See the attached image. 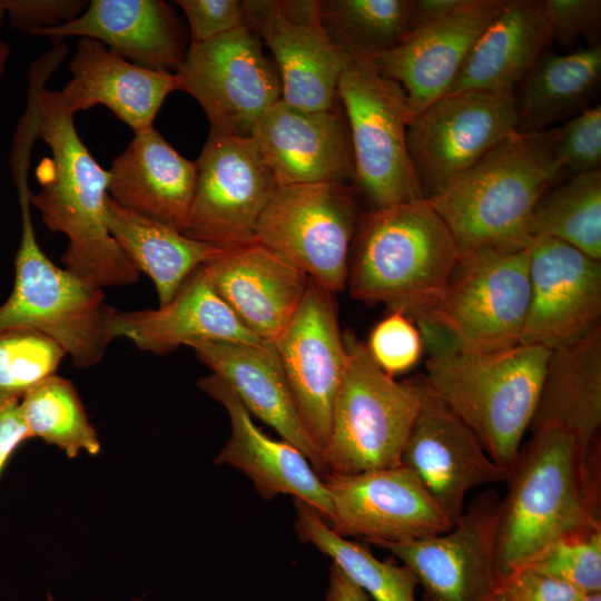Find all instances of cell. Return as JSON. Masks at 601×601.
<instances>
[{"label":"cell","mask_w":601,"mask_h":601,"mask_svg":"<svg viewBox=\"0 0 601 601\" xmlns=\"http://www.w3.org/2000/svg\"><path fill=\"white\" fill-rule=\"evenodd\" d=\"M553 41L564 47L581 38H595L601 26L600 0H542Z\"/></svg>","instance_id":"42"},{"label":"cell","mask_w":601,"mask_h":601,"mask_svg":"<svg viewBox=\"0 0 601 601\" xmlns=\"http://www.w3.org/2000/svg\"><path fill=\"white\" fill-rule=\"evenodd\" d=\"M601 82V47L542 53L516 98L519 131L538 132L591 107Z\"/></svg>","instance_id":"32"},{"label":"cell","mask_w":601,"mask_h":601,"mask_svg":"<svg viewBox=\"0 0 601 601\" xmlns=\"http://www.w3.org/2000/svg\"><path fill=\"white\" fill-rule=\"evenodd\" d=\"M585 595L564 581L524 566L496 582L491 601H582Z\"/></svg>","instance_id":"41"},{"label":"cell","mask_w":601,"mask_h":601,"mask_svg":"<svg viewBox=\"0 0 601 601\" xmlns=\"http://www.w3.org/2000/svg\"><path fill=\"white\" fill-rule=\"evenodd\" d=\"M197 385L224 406L230 422V437L214 463L239 470L250 479L263 500L289 494L312 505L328 523L332 502L322 477L306 456L289 442L265 434L234 391L215 374L199 378Z\"/></svg>","instance_id":"22"},{"label":"cell","mask_w":601,"mask_h":601,"mask_svg":"<svg viewBox=\"0 0 601 601\" xmlns=\"http://www.w3.org/2000/svg\"><path fill=\"white\" fill-rule=\"evenodd\" d=\"M529 231L530 237H552L600 260L601 170L548 188L534 206Z\"/></svg>","instance_id":"35"},{"label":"cell","mask_w":601,"mask_h":601,"mask_svg":"<svg viewBox=\"0 0 601 601\" xmlns=\"http://www.w3.org/2000/svg\"><path fill=\"white\" fill-rule=\"evenodd\" d=\"M180 90L205 111L210 127L249 137L255 122L282 100L275 63L244 23L203 43H189L177 71Z\"/></svg>","instance_id":"13"},{"label":"cell","mask_w":601,"mask_h":601,"mask_svg":"<svg viewBox=\"0 0 601 601\" xmlns=\"http://www.w3.org/2000/svg\"><path fill=\"white\" fill-rule=\"evenodd\" d=\"M345 372L324 447L327 472L343 474L401 465L421 403L420 381H396L352 331L343 333Z\"/></svg>","instance_id":"7"},{"label":"cell","mask_w":601,"mask_h":601,"mask_svg":"<svg viewBox=\"0 0 601 601\" xmlns=\"http://www.w3.org/2000/svg\"><path fill=\"white\" fill-rule=\"evenodd\" d=\"M601 326L550 352L530 430L560 428L587 457L600 455Z\"/></svg>","instance_id":"30"},{"label":"cell","mask_w":601,"mask_h":601,"mask_svg":"<svg viewBox=\"0 0 601 601\" xmlns=\"http://www.w3.org/2000/svg\"><path fill=\"white\" fill-rule=\"evenodd\" d=\"M582 601H601V592L587 594Z\"/></svg>","instance_id":"49"},{"label":"cell","mask_w":601,"mask_h":601,"mask_svg":"<svg viewBox=\"0 0 601 601\" xmlns=\"http://www.w3.org/2000/svg\"><path fill=\"white\" fill-rule=\"evenodd\" d=\"M203 268L243 325L273 344L296 313L309 282L305 273L257 242L226 249Z\"/></svg>","instance_id":"23"},{"label":"cell","mask_w":601,"mask_h":601,"mask_svg":"<svg viewBox=\"0 0 601 601\" xmlns=\"http://www.w3.org/2000/svg\"><path fill=\"white\" fill-rule=\"evenodd\" d=\"M68 69L60 95L72 115L101 105L135 135L152 129L166 97L180 90L177 73L140 68L89 38L78 39Z\"/></svg>","instance_id":"24"},{"label":"cell","mask_w":601,"mask_h":601,"mask_svg":"<svg viewBox=\"0 0 601 601\" xmlns=\"http://www.w3.org/2000/svg\"><path fill=\"white\" fill-rule=\"evenodd\" d=\"M530 304L520 344L549 351L569 345L600 325L601 262L573 246L532 236Z\"/></svg>","instance_id":"18"},{"label":"cell","mask_w":601,"mask_h":601,"mask_svg":"<svg viewBox=\"0 0 601 601\" xmlns=\"http://www.w3.org/2000/svg\"><path fill=\"white\" fill-rule=\"evenodd\" d=\"M420 381L421 403L401 464L410 469L451 519L465 509L467 493L480 485L506 481L474 432Z\"/></svg>","instance_id":"19"},{"label":"cell","mask_w":601,"mask_h":601,"mask_svg":"<svg viewBox=\"0 0 601 601\" xmlns=\"http://www.w3.org/2000/svg\"><path fill=\"white\" fill-rule=\"evenodd\" d=\"M4 14H7L6 9H4L2 0H0V26H2L3 23Z\"/></svg>","instance_id":"50"},{"label":"cell","mask_w":601,"mask_h":601,"mask_svg":"<svg viewBox=\"0 0 601 601\" xmlns=\"http://www.w3.org/2000/svg\"><path fill=\"white\" fill-rule=\"evenodd\" d=\"M415 324L428 353L424 383L509 471L530 428L551 351L525 344L467 349L425 321Z\"/></svg>","instance_id":"3"},{"label":"cell","mask_w":601,"mask_h":601,"mask_svg":"<svg viewBox=\"0 0 601 601\" xmlns=\"http://www.w3.org/2000/svg\"><path fill=\"white\" fill-rule=\"evenodd\" d=\"M10 56L9 46L0 38V78L3 76Z\"/></svg>","instance_id":"48"},{"label":"cell","mask_w":601,"mask_h":601,"mask_svg":"<svg viewBox=\"0 0 601 601\" xmlns=\"http://www.w3.org/2000/svg\"><path fill=\"white\" fill-rule=\"evenodd\" d=\"M423 339L413 321L401 312H391L372 329L366 347L382 371L394 376L418 362Z\"/></svg>","instance_id":"40"},{"label":"cell","mask_w":601,"mask_h":601,"mask_svg":"<svg viewBox=\"0 0 601 601\" xmlns=\"http://www.w3.org/2000/svg\"><path fill=\"white\" fill-rule=\"evenodd\" d=\"M518 130L511 93L455 92L416 112L407 128V147L423 199L444 190Z\"/></svg>","instance_id":"11"},{"label":"cell","mask_w":601,"mask_h":601,"mask_svg":"<svg viewBox=\"0 0 601 601\" xmlns=\"http://www.w3.org/2000/svg\"><path fill=\"white\" fill-rule=\"evenodd\" d=\"M28 167L21 162L11 168L21 235L14 258V285L0 306V332L37 331L58 343L75 366L91 367L115 339L112 319L117 309L107 303L102 288L58 267L42 252L31 218Z\"/></svg>","instance_id":"6"},{"label":"cell","mask_w":601,"mask_h":601,"mask_svg":"<svg viewBox=\"0 0 601 601\" xmlns=\"http://www.w3.org/2000/svg\"><path fill=\"white\" fill-rule=\"evenodd\" d=\"M563 173L552 128L518 130L425 200L446 224L460 253L486 245H526L536 201Z\"/></svg>","instance_id":"5"},{"label":"cell","mask_w":601,"mask_h":601,"mask_svg":"<svg viewBox=\"0 0 601 601\" xmlns=\"http://www.w3.org/2000/svg\"><path fill=\"white\" fill-rule=\"evenodd\" d=\"M112 335L130 339L137 348L157 355L207 342L266 343L246 328L216 293L203 266L166 305L146 311L117 309Z\"/></svg>","instance_id":"25"},{"label":"cell","mask_w":601,"mask_h":601,"mask_svg":"<svg viewBox=\"0 0 601 601\" xmlns=\"http://www.w3.org/2000/svg\"><path fill=\"white\" fill-rule=\"evenodd\" d=\"M30 439L23 422L20 401L12 400L0 406V474L16 449Z\"/></svg>","instance_id":"45"},{"label":"cell","mask_w":601,"mask_h":601,"mask_svg":"<svg viewBox=\"0 0 601 601\" xmlns=\"http://www.w3.org/2000/svg\"><path fill=\"white\" fill-rule=\"evenodd\" d=\"M553 148L562 169L574 175L601 168V106L594 105L552 128Z\"/></svg>","instance_id":"39"},{"label":"cell","mask_w":601,"mask_h":601,"mask_svg":"<svg viewBox=\"0 0 601 601\" xmlns=\"http://www.w3.org/2000/svg\"><path fill=\"white\" fill-rule=\"evenodd\" d=\"M501 495L479 493L445 533L401 543H378L415 574L423 601H491Z\"/></svg>","instance_id":"16"},{"label":"cell","mask_w":601,"mask_h":601,"mask_svg":"<svg viewBox=\"0 0 601 601\" xmlns=\"http://www.w3.org/2000/svg\"><path fill=\"white\" fill-rule=\"evenodd\" d=\"M502 0H466L444 19L413 30L397 47L372 59L404 90L414 115L443 97Z\"/></svg>","instance_id":"21"},{"label":"cell","mask_w":601,"mask_h":601,"mask_svg":"<svg viewBox=\"0 0 601 601\" xmlns=\"http://www.w3.org/2000/svg\"><path fill=\"white\" fill-rule=\"evenodd\" d=\"M460 256L441 216L425 200L362 214L349 255V294L412 321L442 296Z\"/></svg>","instance_id":"4"},{"label":"cell","mask_w":601,"mask_h":601,"mask_svg":"<svg viewBox=\"0 0 601 601\" xmlns=\"http://www.w3.org/2000/svg\"><path fill=\"white\" fill-rule=\"evenodd\" d=\"M191 348L211 373L234 391L252 416L296 446L321 477L327 472L323 451L299 418L273 343L218 341Z\"/></svg>","instance_id":"27"},{"label":"cell","mask_w":601,"mask_h":601,"mask_svg":"<svg viewBox=\"0 0 601 601\" xmlns=\"http://www.w3.org/2000/svg\"><path fill=\"white\" fill-rule=\"evenodd\" d=\"M322 480L332 502L328 526L343 538L375 545L421 540L447 532L453 523L418 477L404 465Z\"/></svg>","instance_id":"14"},{"label":"cell","mask_w":601,"mask_h":601,"mask_svg":"<svg viewBox=\"0 0 601 601\" xmlns=\"http://www.w3.org/2000/svg\"><path fill=\"white\" fill-rule=\"evenodd\" d=\"M185 13L190 43H203L243 23V1L239 0H177Z\"/></svg>","instance_id":"43"},{"label":"cell","mask_w":601,"mask_h":601,"mask_svg":"<svg viewBox=\"0 0 601 601\" xmlns=\"http://www.w3.org/2000/svg\"><path fill=\"white\" fill-rule=\"evenodd\" d=\"M249 137L276 185H354L349 132L338 106L306 110L279 100L255 122Z\"/></svg>","instance_id":"20"},{"label":"cell","mask_w":601,"mask_h":601,"mask_svg":"<svg viewBox=\"0 0 601 601\" xmlns=\"http://www.w3.org/2000/svg\"><path fill=\"white\" fill-rule=\"evenodd\" d=\"M37 36L53 43L67 37L93 39L140 68L171 73L188 48L176 14L162 0H92L75 20Z\"/></svg>","instance_id":"26"},{"label":"cell","mask_w":601,"mask_h":601,"mask_svg":"<svg viewBox=\"0 0 601 601\" xmlns=\"http://www.w3.org/2000/svg\"><path fill=\"white\" fill-rule=\"evenodd\" d=\"M295 531L303 542L328 555L374 601H416L418 581L405 564L377 559L370 549L336 534L306 502L293 499Z\"/></svg>","instance_id":"33"},{"label":"cell","mask_w":601,"mask_h":601,"mask_svg":"<svg viewBox=\"0 0 601 601\" xmlns=\"http://www.w3.org/2000/svg\"><path fill=\"white\" fill-rule=\"evenodd\" d=\"M108 196L125 209L184 231L197 166L155 127L135 135L108 170Z\"/></svg>","instance_id":"28"},{"label":"cell","mask_w":601,"mask_h":601,"mask_svg":"<svg viewBox=\"0 0 601 601\" xmlns=\"http://www.w3.org/2000/svg\"><path fill=\"white\" fill-rule=\"evenodd\" d=\"M551 42L553 33L542 0H502L445 95L462 91L515 95L516 85Z\"/></svg>","instance_id":"29"},{"label":"cell","mask_w":601,"mask_h":601,"mask_svg":"<svg viewBox=\"0 0 601 601\" xmlns=\"http://www.w3.org/2000/svg\"><path fill=\"white\" fill-rule=\"evenodd\" d=\"M466 0H411V32L446 18ZM410 32V33H411Z\"/></svg>","instance_id":"46"},{"label":"cell","mask_w":601,"mask_h":601,"mask_svg":"<svg viewBox=\"0 0 601 601\" xmlns=\"http://www.w3.org/2000/svg\"><path fill=\"white\" fill-rule=\"evenodd\" d=\"M20 411L30 437H40L68 457L97 455L100 442L73 384L53 374L29 390Z\"/></svg>","instance_id":"36"},{"label":"cell","mask_w":601,"mask_h":601,"mask_svg":"<svg viewBox=\"0 0 601 601\" xmlns=\"http://www.w3.org/2000/svg\"><path fill=\"white\" fill-rule=\"evenodd\" d=\"M337 99L349 132L354 186L371 209L423 199L407 147L414 112L402 87L371 60L351 58Z\"/></svg>","instance_id":"9"},{"label":"cell","mask_w":601,"mask_h":601,"mask_svg":"<svg viewBox=\"0 0 601 601\" xmlns=\"http://www.w3.org/2000/svg\"><path fill=\"white\" fill-rule=\"evenodd\" d=\"M321 22L333 45L352 59H372L411 32V0H319Z\"/></svg>","instance_id":"34"},{"label":"cell","mask_w":601,"mask_h":601,"mask_svg":"<svg viewBox=\"0 0 601 601\" xmlns=\"http://www.w3.org/2000/svg\"><path fill=\"white\" fill-rule=\"evenodd\" d=\"M196 166L183 234L223 249L256 243L257 223L276 184L254 140L210 127Z\"/></svg>","instance_id":"12"},{"label":"cell","mask_w":601,"mask_h":601,"mask_svg":"<svg viewBox=\"0 0 601 601\" xmlns=\"http://www.w3.org/2000/svg\"><path fill=\"white\" fill-rule=\"evenodd\" d=\"M11 26L37 35L78 18L87 8L85 0H2Z\"/></svg>","instance_id":"44"},{"label":"cell","mask_w":601,"mask_h":601,"mask_svg":"<svg viewBox=\"0 0 601 601\" xmlns=\"http://www.w3.org/2000/svg\"><path fill=\"white\" fill-rule=\"evenodd\" d=\"M531 433L509 469L501 497L496 582L532 564L556 541L601 528L600 455L584 456L560 428Z\"/></svg>","instance_id":"1"},{"label":"cell","mask_w":601,"mask_h":601,"mask_svg":"<svg viewBox=\"0 0 601 601\" xmlns=\"http://www.w3.org/2000/svg\"><path fill=\"white\" fill-rule=\"evenodd\" d=\"M325 601H371V598L335 563H332Z\"/></svg>","instance_id":"47"},{"label":"cell","mask_w":601,"mask_h":601,"mask_svg":"<svg viewBox=\"0 0 601 601\" xmlns=\"http://www.w3.org/2000/svg\"><path fill=\"white\" fill-rule=\"evenodd\" d=\"M243 23L272 51L282 82V100L306 110L337 106L338 80L351 58L333 45L324 30L319 1H243Z\"/></svg>","instance_id":"15"},{"label":"cell","mask_w":601,"mask_h":601,"mask_svg":"<svg viewBox=\"0 0 601 601\" xmlns=\"http://www.w3.org/2000/svg\"><path fill=\"white\" fill-rule=\"evenodd\" d=\"M62 347L50 337L27 328L0 332V406L23 395L56 374Z\"/></svg>","instance_id":"37"},{"label":"cell","mask_w":601,"mask_h":601,"mask_svg":"<svg viewBox=\"0 0 601 601\" xmlns=\"http://www.w3.org/2000/svg\"><path fill=\"white\" fill-rule=\"evenodd\" d=\"M105 221L127 259L152 280L159 306L169 303L197 268L226 250L125 209L109 196L105 203Z\"/></svg>","instance_id":"31"},{"label":"cell","mask_w":601,"mask_h":601,"mask_svg":"<svg viewBox=\"0 0 601 601\" xmlns=\"http://www.w3.org/2000/svg\"><path fill=\"white\" fill-rule=\"evenodd\" d=\"M526 245H486L460 253L446 287L422 318L463 348L520 344L530 304ZM416 321V322H417Z\"/></svg>","instance_id":"8"},{"label":"cell","mask_w":601,"mask_h":601,"mask_svg":"<svg viewBox=\"0 0 601 601\" xmlns=\"http://www.w3.org/2000/svg\"><path fill=\"white\" fill-rule=\"evenodd\" d=\"M363 211L347 183L275 185L256 242L333 294L347 284L352 244Z\"/></svg>","instance_id":"10"},{"label":"cell","mask_w":601,"mask_h":601,"mask_svg":"<svg viewBox=\"0 0 601 601\" xmlns=\"http://www.w3.org/2000/svg\"><path fill=\"white\" fill-rule=\"evenodd\" d=\"M39 137L51 155L36 168L40 189L31 194V206L46 227L68 238L61 256L63 268L99 287L135 284L140 273L127 259L105 221L108 170L80 139L73 116L60 91L42 86L37 92Z\"/></svg>","instance_id":"2"},{"label":"cell","mask_w":601,"mask_h":601,"mask_svg":"<svg viewBox=\"0 0 601 601\" xmlns=\"http://www.w3.org/2000/svg\"><path fill=\"white\" fill-rule=\"evenodd\" d=\"M333 295L309 278L296 313L274 343L299 418L322 451L345 372Z\"/></svg>","instance_id":"17"},{"label":"cell","mask_w":601,"mask_h":601,"mask_svg":"<svg viewBox=\"0 0 601 601\" xmlns=\"http://www.w3.org/2000/svg\"><path fill=\"white\" fill-rule=\"evenodd\" d=\"M528 566L564 581L584 594L601 592V528L556 541Z\"/></svg>","instance_id":"38"}]
</instances>
